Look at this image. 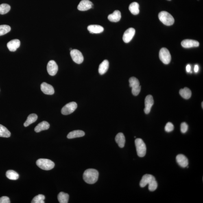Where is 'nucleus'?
<instances>
[{
    "label": "nucleus",
    "instance_id": "obj_1",
    "mask_svg": "<svg viewBox=\"0 0 203 203\" xmlns=\"http://www.w3.org/2000/svg\"><path fill=\"white\" fill-rule=\"evenodd\" d=\"M149 184L148 189L149 191H154L157 189L158 184L156 178L153 175L146 174L142 177L140 181V186L142 188L144 187Z\"/></svg>",
    "mask_w": 203,
    "mask_h": 203
},
{
    "label": "nucleus",
    "instance_id": "obj_2",
    "mask_svg": "<svg viewBox=\"0 0 203 203\" xmlns=\"http://www.w3.org/2000/svg\"><path fill=\"white\" fill-rule=\"evenodd\" d=\"M98 177V171L95 169L86 170L83 174L84 180L88 184H95L97 181Z\"/></svg>",
    "mask_w": 203,
    "mask_h": 203
},
{
    "label": "nucleus",
    "instance_id": "obj_3",
    "mask_svg": "<svg viewBox=\"0 0 203 203\" xmlns=\"http://www.w3.org/2000/svg\"><path fill=\"white\" fill-rule=\"evenodd\" d=\"M159 20L164 25L167 26H171L173 24L175 20L171 15L166 11H162L158 14Z\"/></svg>",
    "mask_w": 203,
    "mask_h": 203
},
{
    "label": "nucleus",
    "instance_id": "obj_4",
    "mask_svg": "<svg viewBox=\"0 0 203 203\" xmlns=\"http://www.w3.org/2000/svg\"><path fill=\"white\" fill-rule=\"evenodd\" d=\"M36 164L40 169L46 171L50 170L55 166L54 162L47 159H39L37 160Z\"/></svg>",
    "mask_w": 203,
    "mask_h": 203
},
{
    "label": "nucleus",
    "instance_id": "obj_5",
    "mask_svg": "<svg viewBox=\"0 0 203 203\" xmlns=\"http://www.w3.org/2000/svg\"><path fill=\"white\" fill-rule=\"evenodd\" d=\"M137 155L140 157L145 156L146 153V147L141 138H136L135 141Z\"/></svg>",
    "mask_w": 203,
    "mask_h": 203
},
{
    "label": "nucleus",
    "instance_id": "obj_6",
    "mask_svg": "<svg viewBox=\"0 0 203 203\" xmlns=\"http://www.w3.org/2000/svg\"><path fill=\"white\" fill-rule=\"evenodd\" d=\"M159 58L164 64H169L171 60V56L168 50L165 47L161 49L159 52Z\"/></svg>",
    "mask_w": 203,
    "mask_h": 203
},
{
    "label": "nucleus",
    "instance_id": "obj_7",
    "mask_svg": "<svg viewBox=\"0 0 203 203\" xmlns=\"http://www.w3.org/2000/svg\"><path fill=\"white\" fill-rule=\"evenodd\" d=\"M77 108V104L74 102H70L65 105L62 110V113L64 115H69L75 111Z\"/></svg>",
    "mask_w": 203,
    "mask_h": 203
},
{
    "label": "nucleus",
    "instance_id": "obj_8",
    "mask_svg": "<svg viewBox=\"0 0 203 203\" xmlns=\"http://www.w3.org/2000/svg\"><path fill=\"white\" fill-rule=\"evenodd\" d=\"M74 62L78 64L82 63L84 61V57L82 53L77 49H72L70 53Z\"/></svg>",
    "mask_w": 203,
    "mask_h": 203
},
{
    "label": "nucleus",
    "instance_id": "obj_9",
    "mask_svg": "<svg viewBox=\"0 0 203 203\" xmlns=\"http://www.w3.org/2000/svg\"><path fill=\"white\" fill-rule=\"evenodd\" d=\"M136 30L133 28L131 27L125 31L123 36V40L125 43H128L131 40L135 34Z\"/></svg>",
    "mask_w": 203,
    "mask_h": 203
},
{
    "label": "nucleus",
    "instance_id": "obj_10",
    "mask_svg": "<svg viewBox=\"0 0 203 203\" xmlns=\"http://www.w3.org/2000/svg\"><path fill=\"white\" fill-rule=\"evenodd\" d=\"M47 69L49 75L54 76L58 71V66L54 61L51 60L47 64Z\"/></svg>",
    "mask_w": 203,
    "mask_h": 203
},
{
    "label": "nucleus",
    "instance_id": "obj_11",
    "mask_svg": "<svg viewBox=\"0 0 203 203\" xmlns=\"http://www.w3.org/2000/svg\"><path fill=\"white\" fill-rule=\"evenodd\" d=\"M93 3L89 0H82L79 3L77 9L81 11H86L92 8Z\"/></svg>",
    "mask_w": 203,
    "mask_h": 203
},
{
    "label": "nucleus",
    "instance_id": "obj_12",
    "mask_svg": "<svg viewBox=\"0 0 203 203\" xmlns=\"http://www.w3.org/2000/svg\"><path fill=\"white\" fill-rule=\"evenodd\" d=\"M154 104V101L152 96L151 95H147L145 99L144 112L146 114H148L150 112Z\"/></svg>",
    "mask_w": 203,
    "mask_h": 203
},
{
    "label": "nucleus",
    "instance_id": "obj_13",
    "mask_svg": "<svg viewBox=\"0 0 203 203\" xmlns=\"http://www.w3.org/2000/svg\"><path fill=\"white\" fill-rule=\"evenodd\" d=\"M41 90L46 95H52L54 93V90L53 87L47 83H42L41 85Z\"/></svg>",
    "mask_w": 203,
    "mask_h": 203
},
{
    "label": "nucleus",
    "instance_id": "obj_14",
    "mask_svg": "<svg viewBox=\"0 0 203 203\" xmlns=\"http://www.w3.org/2000/svg\"><path fill=\"white\" fill-rule=\"evenodd\" d=\"M181 45L184 48H189L198 47L199 43L196 40L186 39L182 41L181 42Z\"/></svg>",
    "mask_w": 203,
    "mask_h": 203
},
{
    "label": "nucleus",
    "instance_id": "obj_15",
    "mask_svg": "<svg viewBox=\"0 0 203 203\" xmlns=\"http://www.w3.org/2000/svg\"><path fill=\"white\" fill-rule=\"evenodd\" d=\"M177 163L182 167H187L189 165V161L186 157L182 154H179L176 157Z\"/></svg>",
    "mask_w": 203,
    "mask_h": 203
},
{
    "label": "nucleus",
    "instance_id": "obj_16",
    "mask_svg": "<svg viewBox=\"0 0 203 203\" xmlns=\"http://www.w3.org/2000/svg\"><path fill=\"white\" fill-rule=\"evenodd\" d=\"M20 42L18 39H14L10 41L7 44V47L11 52H15L20 47Z\"/></svg>",
    "mask_w": 203,
    "mask_h": 203
},
{
    "label": "nucleus",
    "instance_id": "obj_17",
    "mask_svg": "<svg viewBox=\"0 0 203 203\" xmlns=\"http://www.w3.org/2000/svg\"><path fill=\"white\" fill-rule=\"evenodd\" d=\"M87 29L92 34H99L104 31V27L99 25H90L88 27Z\"/></svg>",
    "mask_w": 203,
    "mask_h": 203
},
{
    "label": "nucleus",
    "instance_id": "obj_18",
    "mask_svg": "<svg viewBox=\"0 0 203 203\" xmlns=\"http://www.w3.org/2000/svg\"><path fill=\"white\" fill-rule=\"evenodd\" d=\"M121 18V12L119 10H115L112 14H110L108 17V19L110 21L113 22H117L119 21Z\"/></svg>",
    "mask_w": 203,
    "mask_h": 203
},
{
    "label": "nucleus",
    "instance_id": "obj_19",
    "mask_svg": "<svg viewBox=\"0 0 203 203\" xmlns=\"http://www.w3.org/2000/svg\"><path fill=\"white\" fill-rule=\"evenodd\" d=\"M115 141L121 148L124 147L125 143V136L122 133L120 132L116 135Z\"/></svg>",
    "mask_w": 203,
    "mask_h": 203
},
{
    "label": "nucleus",
    "instance_id": "obj_20",
    "mask_svg": "<svg viewBox=\"0 0 203 203\" xmlns=\"http://www.w3.org/2000/svg\"><path fill=\"white\" fill-rule=\"evenodd\" d=\"M109 63L107 60H104L100 64L99 67V73L101 75H104L107 71Z\"/></svg>",
    "mask_w": 203,
    "mask_h": 203
},
{
    "label": "nucleus",
    "instance_id": "obj_21",
    "mask_svg": "<svg viewBox=\"0 0 203 203\" xmlns=\"http://www.w3.org/2000/svg\"><path fill=\"white\" fill-rule=\"evenodd\" d=\"M49 127L50 125L47 122L43 121L37 125L34 129V131L36 132H39L42 131L48 130Z\"/></svg>",
    "mask_w": 203,
    "mask_h": 203
},
{
    "label": "nucleus",
    "instance_id": "obj_22",
    "mask_svg": "<svg viewBox=\"0 0 203 203\" xmlns=\"http://www.w3.org/2000/svg\"><path fill=\"white\" fill-rule=\"evenodd\" d=\"M85 132L81 130H75L70 132L67 135V138L69 139H72L76 138L82 137L85 136Z\"/></svg>",
    "mask_w": 203,
    "mask_h": 203
},
{
    "label": "nucleus",
    "instance_id": "obj_23",
    "mask_svg": "<svg viewBox=\"0 0 203 203\" xmlns=\"http://www.w3.org/2000/svg\"><path fill=\"white\" fill-rule=\"evenodd\" d=\"M180 94L181 97L183 98L188 99L191 98V90L189 88L185 87L180 90Z\"/></svg>",
    "mask_w": 203,
    "mask_h": 203
},
{
    "label": "nucleus",
    "instance_id": "obj_24",
    "mask_svg": "<svg viewBox=\"0 0 203 203\" xmlns=\"http://www.w3.org/2000/svg\"><path fill=\"white\" fill-rule=\"evenodd\" d=\"M38 116L37 114H30L27 118V121L24 123V126L27 127L32 123L35 122L37 119Z\"/></svg>",
    "mask_w": 203,
    "mask_h": 203
},
{
    "label": "nucleus",
    "instance_id": "obj_25",
    "mask_svg": "<svg viewBox=\"0 0 203 203\" xmlns=\"http://www.w3.org/2000/svg\"><path fill=\"white\" fill-rule=\"evenodd\" d=\"M139 5L136 2H133L131 3L129 7V10L131 13L134 15H137L139 14Z\"/></svg>",
    "mask_w": 203,
    "mask_h": 203
},
{
    "label": "nucleus",
    "instance_id": "obj_26",
    "mask_svg": "<svg viewBox=\"0 0 203 203\" xmlns=\"http://www.w3.org/2000/svg\"><path fill=\"white\" fill-rule=\"evenodd\" d=\"M58 199L60 203H67L69 201V195L63 192H61L58 196Z\"/></svg>",
    "mask_w": 203,
    "mask_h": 203
},
{
    "label": "nucleus",
    "instance_id": "obj_27",
    "mask_svg": "<svg viewBox=\"0 0 203 203\" xmlns=\"http://www.w3.org/2000/svg\"><path fill=\"white\" fill-rule=\"evenodd\" d=\"M129 82H130V86L132 88V89H135L141 86L140 85L139 80L136 77H131L129 79Z\"/></svg>",
    "mask_w": 203,
    "mask_h": 203
},
{
    "label": "nucleus",
    "instance_id": "obj_28",
    "mask_svg": "<svg viewBox=\"0 0 203 203\" xmlns=\"http://www.w3.org/2000/svg\"><path fill=\"white\" fill-rule=\"evenodd\" d=\"M11 133L6 127L0 125V137L8 138L10 137Z\"/></svg>",
    "mask_w": 203,
    "mask_h": 203
},
{
    "label": "nucleus",
    "instance_id": "obj_29",
    "mask_svg": "<svg viewBox=\"0 0 203 203\" xmlns=\"http://www.w3.org/2000/svg\"><path fill=\"white\" fill-rule=\"evenodd\" d=\"M6 176L9 179L12 180H16L19 178V175L15 171L12 170L7 171Z\"/></svg>",
    "mask_w": 203,
    "mask_h": 203
},
{
    "label": "nucleus",
    "instance_id": "obj_30",
    "mask_svg": "<svg viewBox=\"0 0 203 203\" xmlns=\"http://www.w3.org/2000/svg\"><path fill=\"white\" fill-rule=\"evenodd\" d=\"M10 9L11 7L8 4L3 3L0 5V14H6L10 11Z\"/></svg>",
    "mask_w": 203,
    "mask_h": 203
},
{
    "label": "nucleus",
    "instance_id": "obj_31",
    "mask_svg": "<svg viewBox=\"0 0 203 203\" xmlns=\"http://www.w3.org/2000/svg\"><path fill=\"white\" fill-rule=\"evenodd\" d=\"M11 27L9 25H0V36L6 34L11 31Z\"/></svg>",
    "mask_w": 203,
    "mask_h": 203
},
{
    "label": "nucleus",
    "instance_id": "obj_32",
    "mask_svg": "<svg viewBox=\"0 0 203 203\" xmlns=\"http://www.w3.org/2000/svg\"><path fill=\"white\" fill-rule=\"evenodd\" d=\"M45 199V196L43 195H38L35 196L32 199V203H45L44 200Z\"/></svg>",
    "mask_w": 203,
    "mask_h": 203
},
{
    "label": "nucleus",
    "instance_id": "obj_33",
    "mask_svg": "<svg viewBox=\"0 0 203 203\" xmlns=\"http://www.w3.org/2000/svg\"><path fill=\"white\" fill-rule=\"evenodd\" d=\"M174 125L171 122H168L165 127V130L166 132H169L172 131L174 130Z\"/></svg>",
    "mask_w": 203,
    "mask_h": 203
},
{
    "label": "nucleus",
    "instance_id": "obj_34",
    "mask_svg": "<svg viewBox=\"0 0 203 203\" xmlns=\"http://www.w3.org/2000/svg\"><path fill=\"white\" fill-rule=\"evenodd\" d=\"M188 125L186 122H182L181 125V131L182 133H186L188 130Z\"/></svg>",
    "mask_w": 203,
    "mask_h": 203
},
{
    "label": "nucleus",
    "instance_id": "obj_35",
    "mask_svg": "<svg viewBox=\"0 0 203 203\" xmlns=\"http://www.w3.org/2000/svg\"><path fill=\"white\" fill-rule=\"evenodd\" d=\"M10 201L9 197L2 196L0 198V203H10Z\"/></svg>",
    "mask_w": 203,
    "mask_h": 203
},
{
    "label": "nucleus",
    "instance_id": "obj_36",
    "mask_svg": "<svg viewBox=\"0 0 203 203\" xmlns=\"http://www.w3.org/2000/svg\"><path fill=\"white\" fill-rule=\"evenodd\" d=\"M141 86L136 89H132V93L134 96H137L141 91Z\"/></svg>",
    "mask_w": 203,
    "mask_h": 203
},
{
    "label": "nucleus",
    "instance_id": "obj_37",
    "mask_svg": "<svg viewBox=\"0 0 203 203\" xmlns=\"http://www.w3.org/2000/svg\"><path fill=\"white\" fill-rule=\"evenodd\" d=\"M191 66L189 65V64H188V65L186 66V71H187V72H191Z\"/></svg>",
    "mask_w": 203,
    "mask_h": 203
},
{
    "label": "nucleus",
    "instance_id": "obj_38",
    "mask_svg": "<svg viewBox=\"0 0 203 203\" xmlns=\"http://www.w3.org/2000/svg\"><path fill=\"white\" fill-rule=\"evenodd\" d=\"M199 70V67L198 65H196L195 66L194 71L195 72H197Z\"/></svg>",
    "mask_w": 203,
    "mask_h": 203
},
{
    "label": "nucleus",
    "instance_id": "obj_39",
    "mask_svg": "<svg viewBox=\"0 0 203 203\" xmlns=\"http://www.w3.org/2000/svg\"><path fill=\"white\" fill-rule=\"evenodd\" d=\"M203 102H202V108H203Z\"/></svg>",
    "mask_w": 203,
    "mask_h": 203
},
{
    "label": "nucleus",
    "instance_id": "obj_40",
    "mask_svg": "<svg viewBox=\"0 0 203 203\" xmlns=\"http://www.w3.org/2000/svg\"><path fill=\"white\" fill-rule=\"evenodd\" d=\"M72 48H70V50L71 51H72Z\"/></svg>",
    "mask_w": 203,
    "mask_h": 203
},
{
    "label": "nucleus",
    "instance_id": "obj_41",
    "mask_svg": "<svg viewBox=\"0 0 203 203\" xmlns=\"http://www.w3.org/2000/svg\"><path fill=\"white\" fill-rule=\"evenodd\" d=\"M168 1H171V0H168Z\"/></svg>",
    "mask_w": 203,
    "mask_h": 203
}]
</instances>
